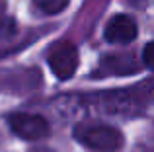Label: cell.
Listing matches in <instances>:
<instances>
[{
    "label": "cell",
    "mask_w": 154,
    "mask_h": 152,
    "mask_svg": "<svg viewBox=\"0 0 154 152\" xmlns=\"http://www.w3.org/2000/svg\"><path fill=\"white\" fill-rule=\"evenodd\" d=\"M143 62L150 70H154V41L146 43V47L143 49Z\"/></svg>",
    "instance_id": "6"
},
{
    "label": "cell",
    "mask_w": 154,
    "mask_h": 152,
    "mask_svg": "<svg viewBox=\"0 0 154 152\" xmlns=\"http://www.w3.org/2000/svg\"><path fill=\"white\" fill-rule=\"evenodd\" d=\"M4 14H6V2L0 0V23H2V20H4Z\"/></svg>",
    "instance_id": "7"
},
{
    "label": "cell",
    "mask_w": 154,
    "mask_h": 152,
    "mask_svg": "<svg viewBox=\"0 0 154 152\" xmlns=\"http://www.w3.org/2000/svg\"><path fill=\"white\" fill-rule=\"evenodd\" d=\"M74 135L78 142L94 152H117L123 144V133L111 125H80Z\"/></svg>",
    "instance_id": "1"
},
{
    "label": "cell",
    "mask_w": 154,
    "mask_h": 152,
    "mask_svg": "<svg viewBox=\"0 0 154 152\" xmlns=\"http://www.w3.org/2000/svg\"><path fill=\"white\" fill-rule=\"evenodd\" d=\"M68 2H70V0H33L35 6H37L43 14H49V16L60 14V12L68 6Z\"/></svg>",
    "instance_id": "5"
},
{
    "label": "cell",
    "mask_w": 154,
    "mask_h": 152,
    "mask_svg": "<svg viewBox=\"0 0 154 152\" xmlns=\"http://www.w3.org/2000/svg\"><path fill=\"white\" fill-rule=\"evenodd\" d=\"M8 125L20 138H26V141H37L49 135V123L43 115L12 113L8 117Z\"/></svg>",
    "instance_id": "2"
},
{
    "label": "cell",
    "mask_w": 154,
    "mask_h": 152,
    "mask_svg": "<svg viewBox=\"0 0 154 152\" xmlns=\"http://www.w3.org/2000/svg\"><path fill=\"white\" fill-rule=\"evenodd\" d=\"M137 33H139V27H137L135 20L127 14H117L107 22L103 37L109 43L125 45V43H131L133 39H137Z\"/></svg>",
    "instance_id": "4"
},
{
    "label": "cell",
    "mask_w": 154,
    "mask_h": 152,
    "mask_svg": "<svg viewBox=\"0 0 154 152\" xmlns=\"http://www.w3.org/2000/svg\"><path fill=\"white\" fill-rule=\"evenodd\" d=\"M49 66L59 80L72 78L78 68V49L72 43H59L49 53Z\"/></svg>",
    "instance_id": "3"
}]
</instances>
